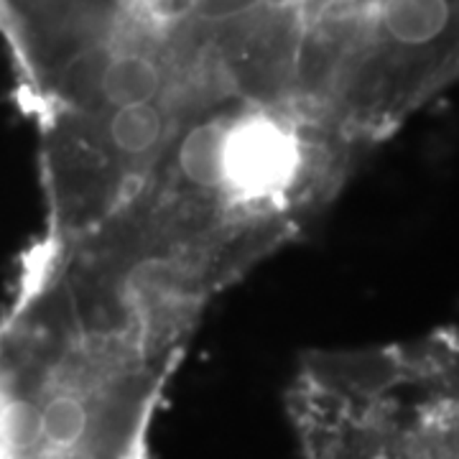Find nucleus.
Segmentation results:
<instances>
[{
    "label": "nucleus",
    "mask_w": 459,
    "mask_h": 459,
    "mask_svg": "<svg viewBox=\"0 0 459 459\" xmlns=\"http://www.w3.org/2000/svg\"><path fill=\"white\" fill-rule=\"evenodd\" d=\"M156 344L95 340L16 314L0 327V459H146Z\"/></svg>",
    "instance_id": "f257e3e1"
},
{
    "label": "nucleus",
    "mask_w": 459,
    "mask_h": 459,
    "mask_svg": "<svg viewBox=\"0 0 459 459\" xmlns=\"http://www.w3.org/2000/svg\"><path fill=\"white\" fill-rule=\"evenodd\" d=\"M307 459H459V334L314 362Z\"/></svg>",
    "instance_id": "f03ea898"
},
{
    "label": "nucleus",
    "mask_w": 459,
    "mask_h": 459,
    "mask_svg": "<svg viewBox=\"0 0 459 459\" xmlns=\"http://www.w3.org/2000/svg\"><path fill=\"white\" fill-rule=\"evenodd\" d=\"M291 166V143L265 123L232 126L228 148V181L235 189L261 195L279 184Z\"/></svg>",
    "instance_id": "7ed1b4c3"
},
{
    "label": "nucleus",
    "mask_w": 459,
    "mask_h": 459,
    "mask_svg": "<svg viewBox=\"0 0 459 459\" xmlns=\"http://www.w3.org/2000/svg\"><path fill=\"white\" fill-rule=\"evenodd\" d=\"M232 123L212 120L186 135L179 151L181 174L195 186L217 189L228 181V148Z\"/></svg>",
    "instance_id": "20e7f679"
},
{
    "label": "nucleus",
    "mask_w": 459,
    "mask_h": 459,
    "mask_svg": "<svg viewBox=\"0 0 459 459\" xmlns=\"http://www.w3.org/2000/svg\"><path fill=\"white\" fill-rule=\"evenodd\" d=\"M100 87L113 108L151 102L161 87V72L156 62L141 51H123L110 56L100 74Z\"/></svg>",
    "instance_id": "39448f33"
},
{
    "label": "nucleus",
    "mask_w": 459,
    "mask_h": 459,
    "mask_svg": "<svg viewBox=\"0 0 459 459\" xmlns=\"http://www.w3.org/2000/svg\"><path fill=\"white\" fill-rule=\"evenodd\" d=\"M161 135H164V117L151 102L117 108L110 117V138L115 148H120L128 156H141L153 151L159 146Z\"/></svg>",
    "instance_id": "423d86ee"
}]
</instances>
